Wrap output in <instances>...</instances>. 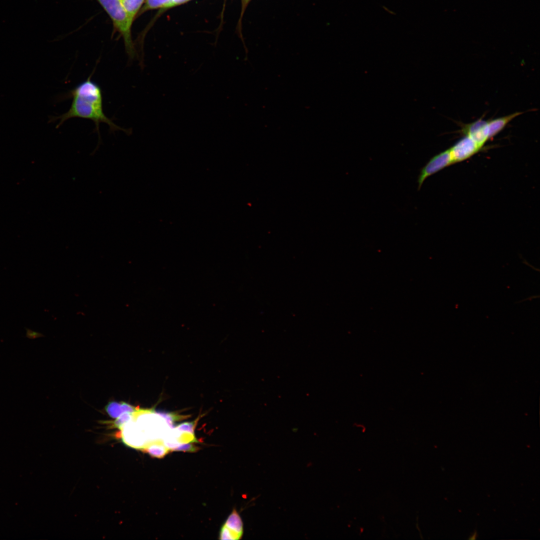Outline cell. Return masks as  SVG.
I'll return each mask as SVG.
<instances>
[{
    "mask_svg": "<svg viewBox=\"0 0 540 540\" xmlns=\"http://www.w3.org/2000/svg\"><path fill=\"white\" fill-rule=\"evenodd\" d=\"M488 121L478 120L466 124L462 128L464 134L474 140L482 148L488 139Z\"/></svg>",
    "mask_w": 540,
    "mask_h": 540,
    "instance_id": "5",
    "label": "cell"
},
{
    "mask_svg": "<svg viewBox=\"0 0 540 540\" xmlns=\"http://www.w3.org/2000/svg\"><path fill=\"white\" fill-rule=\"evenodd\" d=\"M220 540H236V538L232 532L225 526L223 525L220 533Z\"/></svg>",
    "mask_w": 540,
    "mask_h": 540,
    "instance_id": "15",
    "label": "cell"
},
{
    "mask_svg": "<svg viewBox=\"0 0 540 540\" xmlns=\"http://www.w3.org/2000/svg\"><path fill=\"white\" fill-rule=\"evenodd\" d=\"M110 17L116 31L122 38L126 51L130 59L136 56V50L132 40V24L122 6L120 0H96Z\"/></svg>",
    "mask_w": 540,
    "mask_h": 540,
    "instance_id": "2",
    "label": "cell"
},
{
    "mask_svg": "<svg viewBox=\"0 0 540 540\" xmlns=\"http://www.w3.org/2000/svg\"><path fill=\"white\" fill-rule=\"evenodd\" d=\"M151 456L162 458L166 454L169 450L160 440H151L148 442L143 448Z\"/></svg>",
    "mask_w": 540,
    "mask_h": 540,
    "instance_id": "9",
    "label": "cell"
},
{
    "mask_svg": "<svg viewBox=\"0 0 540 540\" xmlns=\"http://www.w3.org/2000/svg\"><path fill=\"white\" fill-rule=\"evenodd\" d=\"M145 0H120L130 22H133Z\"/></svg>",
    "mask_w": 540,
    "mask_h": 540,
    "instance_id": "10",
    "label": "cell"
},
{
    "mask_svg": "<svg viewBox=\"0 0 540 540\" xmlns=\"http://www.w3.org/2000/svg\"><path fill=\"white\" fill-rule=\"evenodd\" d=\"M170 0H146L144 5L139 13L142 14L150 10L160 8H164Z\"/></svg>",
    "mask_w": 540,
    "mask_h": 540,
    "instance_id": "11",
    "label": "cell"
},
{
    "mask_svg": "<svg viewBox=\"0 0 540 540\" xmlns=\"http://www.w3.org/2000/svg\"><path fill=\"white\" fill-rule=\"evenodd\" d=\"M225 525L233 534L236 540H240L244 532L243 522L236 509H234L226 519Z\"/></svg>",
    "mask_w": 540,
    "mask_h": 540,
    "instance_id": "7",
    "label": "cell"
},
{
    "mask_svg": "<svg viewBox=\"0 0 540 540\" xmlns=\"http://www.w3.org/2000/svg\"><path fill=\"white\" fill-rule=\"evenodd\" d=\"M200 448L191 443L182 444L170 449L172 451L184 452H196Z\"/></svg>",
    "mask_w": 540,
    "mask_h": 540,
    "instance_id": "12",
    "label": "cell"
},
{
    "mask_svg": "<svg viewBox=\"0 0 540 540\" xmlns=\"http://www.w3.org/2000/svg\"><path fill=\"white\" fill-rule=\"evenodd\" d=\"M132 418V413L124 412L120 415L114 422V425L119 429Z\"/></svg>",
    "mask_w": 540,
    "mask_h": 540,
    "instance_id": "13",
    "label": "cell"
},
{
    "mask_svg": "<svg viewBox=\"0 0 540 540\" xmlns=\"http://www.w3.org/2000/svg\"><path fill=\"white\" fill-rule=\"evenodd\" d=\"M190 0H170L164 8H170L184 3Z\"/></svg>",
    "mask_w": 540,
    "mask_h": 540,
    "instance_id": "17",
    "label": "cell"
},
{
    "mask_svg": "<svg viewBox=\"0 0 540 540\" xmlns=\"http://www.w3.org/2000/svg\"><path fill=\"white\" fill-rule=\"evenodd\" d=\"M452 164L449 149L432 157L420 170L417 178L418 190H420L428 178Z\"/></svg>",
    "mask_w": 540,
    "mask_h": 540,
    "instance_id": "3",
    "label": "cell"
},
{
    "mask_svg": "<svg viewBox=\"0 0 540 540\" xmlns=\"http://www.w3.org/2000/svg\"><path fill=\"white\" fill-rule=\"evenodd\" d=\"M522 114V112H516L504 116L488 121L487 126L488 139L499 133L512 120Z\"/></svg>",
    "mask_w": 540,
    "mask_h": 540,
    "instance_id": "6",
    "label": "cell"
},
{
    "mask_svg": "<svg viewBox=\"0 0 540 540\" xmlns=\"http://www.w3.org/2000/svg\"><path fill=\"white\" fill-rule=\"evenodd\" d=\"M137 408L124 402H110L106 406V412L112 418H117L124 412L132 413Z\"/></svg>",
    "mask_w": 540,
    "mask_h": 540,
    "instance_id": "8",
    "label": "cell"
},
{
    "mask_svg": "<svg viewBox=\"0 0 540 540\" xmlns=\"http://www.w3.org/2000/svg\"><path fill=\"white\" fill-rule=\"evenodd\" d=\"M482 148L467 136L458 140L449 149L453 163L465 160L475 154Z\"/></svg>",
    "mask_w": 540,
    "mask_h": 540,
    "instance_id": "4",
    "label": "cell"
},
{
    "mask_svg": "<svg viewBox=\"0 0 540 540\" xmlns=\"http://www.w3.org/2000/svg\"><path fill=\"white\" fill-rule=\"evenodd\" d=\"M26 337L29 339L33 340L44 336V335L41 333L32 330L29 328H26Z\"/></svg>",
    "mask_w": 540,
    "mask_h": 540,
    "instance_id": "16",
    "label": "cell"
},
{
    "mask_svg": "<svg viewBox=\"0 0 540 540\" xmlns=\"http://www.w3.org/2000/svg\"><path fill=\"white\" fill-rule=\"evenodd\" d=\"M92 76L70 92L68 96L72 98L70 107L68 112L53 120H59L57 128L70 118H79L93 121L98 135L100 123L106 124L112 132L121 130L128 134V130L117 126L104 114L101 88L92 80Z\"/></svg>",
    "mask_w": 540,
    "mask_h": 540,
    "instance_id": "1",
    "label": "cell"
},
{
    "mask_svg": "<svg viewBox=\"0 0 540 540\" xmlns=\"http://www.w3.org/2000/svg\"><path fill=\"white\" fill-rule=\"evenodd\" d=\"M196 425V420L192 422H186L180 424L176 428L182 432H188L194 435V429Z\"/></svg>",
    "mask_w": 540,
    "mask_h": 540,
    "instance_id": "14",
    "label": "cell"
}]
</instances>
